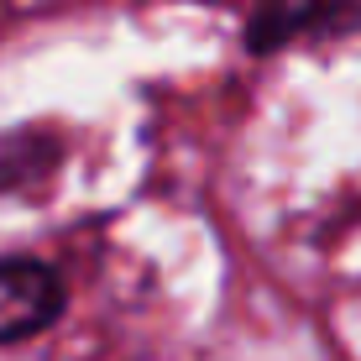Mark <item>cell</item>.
I'll return each instance as SVG.
<instances>
[{
	"label": "cell",
	"instance_id": "cell-2",
	"mask_svg": "<svg viewBox=\"0 0 361 361\" xmlns=\"http://www.w3.org/2000/svg\"><path fill=\"white\" fill-rule=\"evenodd\" d=\"M341 16H351V6H341V0H267L252 16V27H246V47L252 53H272V47L293 42L304 32L335 27Z\"/></svg>",
	"mask_w": 361,
	"mask_h": 361
},
{
	"label": "cell",
	"instance_id": "cell-1",
	"mask_svg": "<svg viewBox=\"0 0 361 361\" xmlns=\"http://www.w3.org/2000/svg\"><path fill=\"white\" fill-rule=\"evenodd\" d=\"M58 314H63V283L53 267L21 257L0 262V345L47 330Z\"/></svg>",
	"mask_w": 361,
	"mask_h": 361
}]
</instances>
